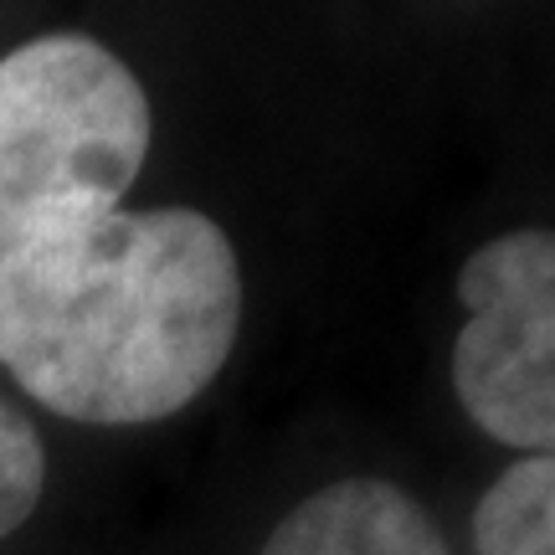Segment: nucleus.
I'll return each instance as SVG.
<instances>
[{"label":"nucleus","mask_w":555,"mask_h":555,"mask_svg":"<svg viewBox=\"0 0 555 555\" xmlns=\"http://www.w3.org/2000/svg\"><path fill=\"white\" fill-rule=\"evenodd\" d=\"M237 247L191 206H67L0 247V365L93 427L176 416L237 345Z\"/></svg>","instance_id":"f257e3e1"},{"label":"nucleus","mask_w":555,"mask_h":555,"mask_svg":"<svg viewBox=\"0 0 555 555\" xmlns=\"http://www.w3.org/2000/svg\"><path fill=\"white\" fill-rule=\"evenodd\" d=\"M150 155V99L93 37L0 57V247L67 206H124Z\"/></svg>","instance_id":"f03ea898"},{"label":"nucleus","mask_w":555,"mask_h":555,"mask_svg":"<svg viewBox=\"0 0 555 555\" xmlns=\"http://www.w3.org/2000/svg\"><path fill=\"white\" fill-rule=\"evenodd\" d=\"M453 391L478 433L525 457L555 453V232L519 227L457 273Z\"/></svg>","instance_id":"7ed1b4c3"},{"label":"nucleus","mask_w":555,"mask_h":555,"mask_svg":"<svg viewBox=\"0 0 555 555\" xmlns=\"http://www.w3.org/2000/svg\"><path fill=\"white\" fill-rule=\"evenodd\" d=\"M258 555H448V545L406 489L380 478H339L298 499Z\"/></svg>","instance_id":"20e7f679"},{"label":"nucleus","mask_w":555,"mask_h":555,"mask_svg":"<svg viewBox=\"0 0 555 555\" xmlns=\"http://www.w3.org/2000/svg\"><path fill=\"white\" fill-rule=\"evenodd\" d=\"M474 555H555V453L519 457L474 509Z\"/></svg>","instance_id":"39448f33"},{"label":"nucleus","mask_w":555,"mask_h":555,"mask_svg":"<svg viewBox=\"0 0 555 555\" xmlns=\"http://www.w3.org/2000/svg\"><path fill=\"white\" fill-rule=\"evenodd\" d=\"M41 489H47V448L37 427L0 401V540L16 535L37 515Z\"/></svg>","instance_id":"423d86ee"}]
</instances>
